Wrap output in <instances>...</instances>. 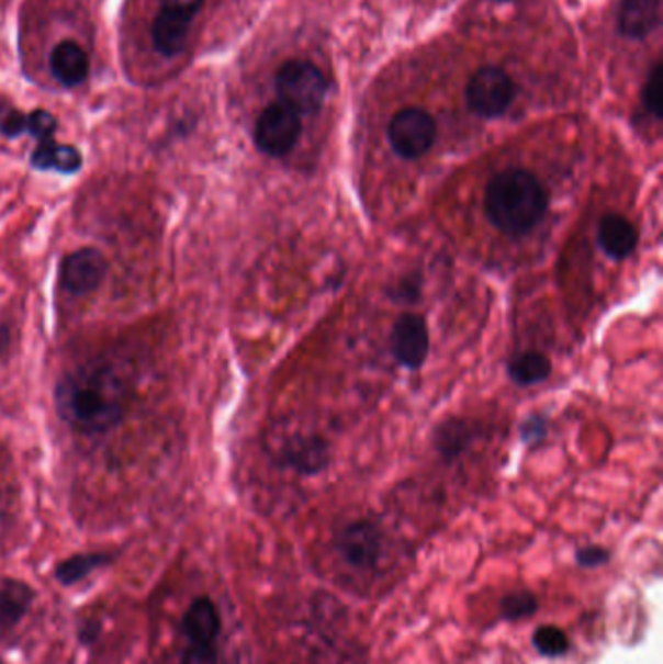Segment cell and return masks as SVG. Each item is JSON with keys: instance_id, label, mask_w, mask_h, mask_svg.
Masks as SVG:
<instances>
[{"instance_id": "cell-22", "label": "cell", "mask_w": 663, "mask_h": 664, "mask_svg": "<svg viewBox=\"0 0 663 664\" xmlns=\"http://www.w3.org/2000/svg\"><path fill=\"white\" fill-rule=\"evenodd\" d=\"M501 608L504 620L516 622L521 618L536 615L539 603H537V597L531 590L521 589L514 590L510 595L502 598Z\"/></svg>"}, {"instance_id": "cell-27", "label": "cell", "mask_w": 663, "mask_h": 664, "mask_svg": "<svg viewBox=\"0 0 663 664\" xmlns=\"http://www.w3.org/2000/svg\"><path fill=\"white\" fill-rule=\"evenodd\" d=\"M547 431H549V421H547V418L541 416V414H531L524 421V426H521V439L528 446H536V443L543 441Z\"/></svg>"}, {"instance_id": "cell-17", "label": "cell", "mask_w": 663, "mask_h": 664, "mask_svg": "<svg viewBox=\"0 0 663 664\" xmlns=\"http://www.w3.org/2000/svg\"><path fill=\"white\" fill-rule=\"evenodd\" d=\"M476 429L471 421L450 418L434 429L432 446L446 463L458 461L475 441Z\"/></svg>"}, {"instance_id": "cell-6", "label": "cell", "mask_w": 663, "mask_h": 664, "mask_svg": "<svg viewBox=\"0 0 663 664\" xmlns=\"http://www.w3.org/2000/svg\"><path fill=\"white\" fill-rule=\"evenodd\" d=\"M302 135V121L296 111L290 110L281 101L267 105L257 117L256 146L265 156L282 158L299 144Z\"/></svg>"}, {"instance_id": "cell-10", "label": "cell", "mask_w": 663, "mask_h": 664, "mask_svg": "<svg viewBox=\"0 0 663 664\" xmlns=\"http://www.w3.org/2000/svg\"><path fill=\"white\" fill-rule=\"evenodd\" d=\"M337 550L342 560L358 570L374 567L382 555V530L374 522L355 521L340 530Z\"/></svg>"}, {"instance_id": "cell-5", "label": "cell", "mask_w": 663, "mask_h": 664, "mask_svg": "<svg viewBox=\"0 0 663 664\" xmlns=\"http://www.w3.org/2000/svg\"><path fill=\"white\" fill-rule=\"evenodd\" d=\"M465 98L469 110L475 115L496 119L510 110L512 101L516 98V86L502 68L483 67L471 76Z\"/></svg>"}, {"instance_id": "cell-12", "label": "cell", "mask_w": 663, "mask_h": 664, "mask_svg": "<svg viewBox=\"0 0 663 664\" xmlns=\"http://www.w3.org/2000/svg\"><path fill=\"white\" fill-rule=\"evenodd\" d=\"M597 244L613 261H625L637 251V226L622 214H605L597 226Z\"/></svg>"}, {"instance_id": "cell-28", "label": "cell", "mask_w": 663, "mask_h": 664, "mask_svg": "<svg viewBox=\"0 0 663 664\" xmlns=\"http://www.w3.org/2000/svg\"><path fill=\"white\" fill-rule=\"evenodd\" d=\"M576 562L582 567H599L609 562V552L602 547L580 548L576 552Z\"/></svg>"}, {"instance_id": "cell-9", "label": "cell", "mask_w": 663, "mask_h": 664, "mask_svg": "<svg viewBox=\"0 0 663 664\" xmlns=\"http://www.w3.org/2000/svg\"><path fill=\"white\" fill-rule=\"evenodd\" d=\"M390 346L395 362L411 371L420 370L430 352V333L425 317L417 313L401 315L393 323Z\"/></svg>"}, {"instance_id": "cell-23", "label": "cell", "mask_w": 663, "mask_h": 664, "mask_svg": "<svg viewBox=\"0 0 663 664\" xmlns=\"http://www.w3.org/2000/svg\"><path fill=\"white\" fill-rule=\"evenodd\" d=\"M533 648L543 656H562L569 653L570 641L564 631L554 626H543L533 633Z\"/></svg>"}, {"instance_id": "cell-14", "label": "cell", "mask_w": 663, "mask_h": 664, "mask_svg": "<svg viewBox=\"0 0 663 664\" xmlns=\"http://www.w3.org/2000/svg\"><path fill=\"white\" fill-rule=\"evenodd\" d=\"M662 24V0H622L619 32L627 40H644Z\"/></svg>"}, {"instance_id": "cell-11", "label": "cell", "mask_w": 663, "mask_h": 664, "mask_svg": "<svg viewBox=\"0 0 663 664\" xmlns=\"http://www.w3.org/2000/svg\"><path fill=\"white\" fill-rule=\"evenodd\" d=\"M279 461L284 469L312 476L329 466L332 451L329 443L319 436H292L282 446Z\"/></svg>"}, {"instance_id": "cell-3", "label": "cell", "mask_w": 663, "mask_h": 664, "mask_svg": "<svg viewBox=\"0 0 663 664\" xmlns=\"http://www.w3.org/2000/svg\"><path fill=\"white\" fill-rule=\"evenodd\" d=\"M279 101L299 115H315L324 105L327 80L322 70L307 60L284 63L274 78Z\"/></svg>"}, {"instance_id": "cell-13", "label": "cell", "mask_w": 663, "mask_h": 664, "mask_svg": "<svg viewBox=\"0 0 663 664\" xmlns=\"http://www.w3.org/2000/svg\"><path fill=\"white\" fill-rule=\"evenodd\" d=\"M183 635L189 643L213 645L221 635L222 622L218 608L209 597H196L191 600L183 615Z\"/></svg>"}, {"instance_id": "cell-21", "label": "cell", "mask_w": 663, "mask_h": 664, "mask_svg": "<svg viewBox=\"0 0 663 664\" xmlns=\"http://www.w3.org/2000/svg\"><path fill=\"white\" fill-rule=\"evenodd\" d=\"M111 560H113L111 554H105V552L70 555L55 567V579L59 581L60 585H65V587L77 585L80 581L86 579L90 573L110 565Z\"/></svg>"}, {"instance_id": "cell-8", "label": "cell", "mask_w": 663, "mask_h": 664, "mask_svg": "<svg viewBox=\"0 0 663 664\" xmlns=\"http://www.w3.org/2000/svg\"><path fill=\"white\" fill-rule=\"evenodd\" d=\"M108 274V261L94 247H82L63 257L59 267V286L67 294L85 297L102 286Z\"/></svg>"}, {"instance_id": "cell-1", "label": "cell", "mask_w": 663, "mask_h": 664, "mask_svg": "<svg viewBox=\"0 0 663 664\" xmlns=\"http://www.w3.org/2000/svg\"><path fill=\"white\" fill-rule=\"evenodd\" d=\"M55 410L80 434H102L115 428L127 413V383L111 363L78 365L59 379Z\"/></svg>"}, {"instance_id": "cell-24", "label": "cell", "mask_w": 663, "mask_h": 664, "mask_svg": "<svg viewBox=\"0 0 663 664\" xmlns=\"http://www.w3.org/2000/svg\"><path fill=\"white\" fill-rule=\"evenodd\" d=\"M642 108L655 119H662V65L655 63L642 90Z\"/></svg>"}, {"instance_id": "cell-4", "label": "cell", "mask_w": 663, "mask_h": 664, "mask_svg": "<svg viewBox=\"0 0 663 664\" xmlns=\"http://www.w3.org/2000/svg\"><path fill=\"white\" fill-rule=\"evenodd\" d=\"M436 121L420 108H405L393 115L387 126V138L393 151L403 160H418L430 150L436 140Z\"/></svg>"}, {"instance_id": "cell-18", "label": "cell", "mask_w": 663, "mask_h": 664, "mask_svg": "<svg viewBox=\"0 0 663 664\" xmlns=\"http://www.w3.org/2000/svg\"><path fill=\"white\" fill-rule=\"evenodd\" d=\"M30 161L40 171H57L60 176H72L82 168V154L75 146L59 144L55 138H47V140L37 143Z\"/></svg>"}, {"instance_id": "cell-19", "label": "cell", "mask_w": 663, "mask_h": 664, "mask_svg": "<svg viewBox=\"0 0 663 664\" xmlns=\"http://www.w3.org/2000/svg\"><path fill=\"white\" fill-rule=\"evenodd\" d=\"M35 590L20 579H4L0 583V630L14 628L34 603Z\"/></svg>"}, {"instance_id": "cell-15", "label": "cell", "mask_w": 663, "mask_h": 664, "mask_svg": "<svg viewBox=\"0 0 663 664\" xmlns=\"http://www.w3.org/2000/svg\"><path fill=\"white\" fill-rule=\"evenodd\" d=\"M55 131H57V119L45 110H35L32 113L9 111L0 119V133L9 138L30 135L35 138V143H42L47 138H55Z\"/></svg>"}, {"instance_id": "cell-29", "label": "cell", "mask_w": 663, "mask_h": 664, "mask_svg": "<svg viewBox=\"0 0 663 664\" xmlns=\"http://www.w3.org/2000/svg\"><path fill=\"white\" fill-rule=\"evenodd\" d=\"M100 633H102V622L100 620H94V618H90V620H86L82 622V626L78 628V641L86 645V648H90L92 643H95V640L100 638Z\"/></svg>"}, {"instance_id": "cell-26", "label": "cell", "mask_w": 663, "mask_h": 664, "mask_svg": "<svg viewBox=\"0 0 663 664\" xmlns=\"http://www.w3.org/2000/svg\"><path fill=\"white\" fill-rule=\"evenodd\" d=\"M181 664H218L216 643H213V645L189 643L188 649L183 651V656H181Z\"/></svg>"}, {"instance_id": "cell-25", "label": "cell", "mask_w": 663, "mask_h": 664, "mask_svg": "<svg viewBox=\"0 0 663 664\" xmlns=\"http://www.w3.org/2000/svg\"><path fill=\"white\" fill-rule=\"evenodd\" d=\"M420 292H423V282L417 272H413V274L400 278L397 284H393L390 297L397 303H417Z\"/></svg>"}, {"instance_id": "cell-2", "label": "cell", "mask_w": 663, "mask_h": 664, "mask_svg": "<svg viewBox=\"0 0 663 664\" xmlns=\"http://www.w3.org/2000/svg\"><path fill=\"white\" fill-rule=\"evenodd\" d=\"M547 209L549 194L543 183L528 169H504L491 177L486 185V218L506 236H526L536 229Z\"/></svg>"}, {"instance_id": "cell-16", "label": "cell", "mask_w": 663, "mask_h": 664, "mask_svg": "<svg viewBox=\"0 0 663 664\" xmlns=\"http://www.w3.org/2000/svg\"><path fill=\"white\" fill-rule=\"evenodd\" d=\"M49 67L60 85L75 88L82 85L90 72V59L77 42H60L52 50Z\"/></svg>"}, {"instance_id": "cell-7", "label": "cell", "mask_w": 663, "mask_h": 664, "mask_svg": "<svg viewBox=\"0 0 663 664\" xmlns=\"http://www.w3.org/2000/svg\"><path fill=\"white\" fill-rule=\"evenodd\" d=\"M203 0H162L153 22V43L164 57H176L186 49L189 27Z\"/></svg>"}, {"instance_id": "cell-20", "label": "cell", "mask_w": 663, "mask_h": 664, "mask_svg": "<svg viewBox=\"0 0 663 664\" xmlns=\"http://www.w3.org/2000/svg\"><path fill=\"white\" fill-rule=\"evenodd\" d=\"M553 365L551 360L541 352H526L516 356L508 363V375L519 387H531L537 383H543L551 375Z\"/></svg>"}]
</instances>
